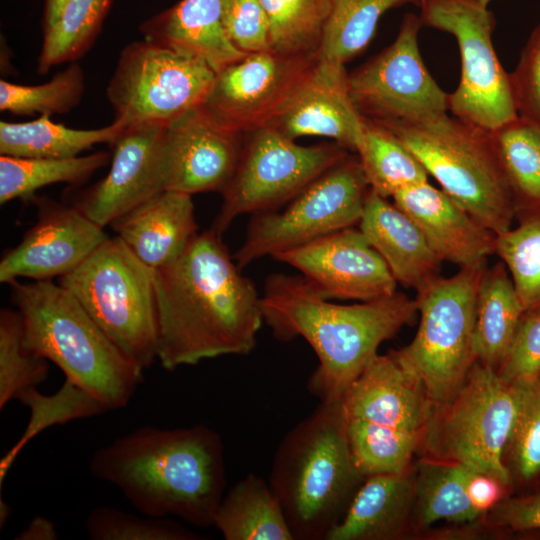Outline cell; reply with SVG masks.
<instances>
[{"instance_id":"1","label":"cell","mask_w":540,"mask_h":540,"mask_svg":"<svg viewBox=\"0 0 540 540\" xmlns=\"http://www.w3.org/2000/svg\"><path fill=\"white\" fill-rule=\"evenodd\" d=\"M155 288L157 361L165 370L255 348L264 322L261 296L212 228L155 270Z\"/></svg>"},{"instance_id":"2","label":"cell","mask_w":540,"mask_h":540,"mask_svg":"<svg viewBox=\"0 0 540 540\" xmlns=\"http://www.w3.org/2000/svg\"><path fill=\"white\" fill-rule=\"evenodd\" d=\"M91 474L116 487L140 513L213 526L225 494L224 445L205 425L140 427L97 449Z\"/></svg>"},{"instance_id":"3","label":"cell","mask_w":540,"mask_h":540,"mask_svg":"<svg viewBox=\"0 0 540 540\" xmlns=\"http://www.w3.org/2000/svg\"><path fill=\"white\" fill-rule=\"evenodd\" d=\"M264 321L280 340L304 338L319 365L308 381L321 402L339 401L352 382L418 312L415 299L396 292L355 304L329 301L303 276L273 274L261 295Z\"/></svg>"},{"instance_id":"4","label":"cell","mask_w":540,"mask_h":540,"mask_svg":"<svg viewBox=\"0 0 540 540\" xmlns=\"http://www.w3.org/2000/svg\"><path fill=\"white\" fill-rule=\"evenodd\" d=\"M365 477L346 434L341 401L321 402L279 443L268 482L295 540H325Z\"/></svg>"},{"instance_id":"5","label":"cell","mask_w":540,"mask_h":540,"mask_svg":"<svg viewBox=\"0 0 540 540\" xmlns=\"http://www.w3.org/2000/svg\"><path fill=\"white\" fill-rule=\"evenodd\" d=\"M26 348L56 364L108 410L125 408L142 381L132 364L74 295L52 280L8 284Z\"/></svg>"},{"instance_id":"6","label":"cell","mask_w":540,"mask_h":540,"mask_svg":"<svg viewBox=\"0 0 540 540\" xmlns=\"http://www.w3.org/2000/svg\"><path fill=\"white\" fill-rule=\"evenodd\" d=\"M373 122L391 132L480 223L495 234L512 227L515 198L490 131L447 112Z\"/></svg>"},{"instance_id":"7","label":"cell","mask_w":540,"mask_h":540,"mask_svg":"<svg viewBox=\"0 0 540 540\" xmlns=\"http://www.w3.org/2000/svg\"><path fill=\"white\" fill-rule=\"evenodd\" d=\"M101 330L139 370L157 361L159 326L155 270L119 236L108 237L58 278Z\"/></svg>"},{"instance_id":"8","label":"cell","mask_w":540,"mask_h":540,"mask_svg":"<svg viewBox=\"0 0 540 540\" xmlns=\"http://www.w3.org/2000/svg\"><path fill=\"white\" fill-rule=\"evenodd\" d=\"M520 394V381L505 382L496 369L476 361L449 399L431 405L421 443L426 458L462 464L512 490L504 454Z\"/></svg>"},{"instance_id":"9","label":"cell","mask_w":540,"mask_h":540,"mask_svg":"<svg viewBox=\"0 0 540 540\" xmlns=\"http://www.w3.org/2000/svg\"><path fill=\"white\" fill-rule=\"evenodd\" d=\"M486 264L437 277L416 292L420 321L398 361L423 384L433 404L449 399L477 361L474 350L476 298Z\"/></svg>"},{"instance_id":"10","label":"cell","mask_w":540,"mask_h":540,"mask_svg":"<svg viewBox=\"0 0 540 540\" xmlns=\"http://www.w3.org/2000/svg\"><path fill=\"white\" fill-rule=\"evenodd\" d=\"M245 135L238 164L221 193V209L211 227L220 235L243 214L275 211L350 155L336 142L299 145L271 126Z\"/></svg>"},{"instance_id":"11","label":"cell","mask_w":540,"mask_h":540,"mask_svg":"<svg viewBox=\"0 0 540 540\" xmlns=\"http://www.w3.org/2000/svg\"><path fill=\"white\" fill-rule=\"evenodd\" d=\"M422 26L452 34L459 47L461 77L448 94V110L461 120L493 130L518 116L507 73L492 44L493 13L477 0H423Z\"/></svg>"},{"instance_id":"12","label":"cell","mask_w":540,"mask_h":540,"mask_svg":"<svg viewBox=\"0 0 540 540\" xmlns=\"http://www.w3.org/2000/svg\"><path fill=\"white\" fill-rule=\"evenodd\" d=\"M215 76L204 61L143 39L122 49L106 96L125 126L166 125L201 105Z\"/></svg>"},{"instance_id":"13","label":"cell","mask_w":540,"mask_h":540,"mask_svg":"<svg viewBox=\"0 0 540 540\" xmlns=\"http://www.w3.org/2000/svg\"><path fill=\"white\" fill-rule=\"evenodd\" d=\"M370 191L358 157L349 155L318 177L282 212L254 215L233 255L242 269L253 261L359 224Z\"/></svg>"},{"instance_id":"14","label":"cell","mask_w":540,"mask_h":540,"mask_svg":"<svg viewBox=\"0 0 540 540\" xmlns=\"http://www.w3.org/2000/svg\"><path fill=\"white\" fill-rule=\"evenodd\" d=\"M320 59L319 53H250L216 73L200 105L224 127L247 134L269 126L290 104Z\"/></svg>"},{"instance_id":"15","label":"cell","mask_w":540,"mask_h":540,"mask_svg":"<svg viewBox=\"0 0 540 540\" xmlns=\"http://www.w3.org/2000/svg\"><path fill=\"white\" fill-rule=\"evenodd\" d=\"M421 27L419 16L404 15L395 41L348 74L350 95L362 117L383 122L448 111V94L420 55Z\"/></svg>"},{"instance_id":"16","label":"cell","mask_w":540,"mask_h":540,"mask_svg":"<svg viewBox=\"0 0 540 540\" xmlns=\"http://www.w3.org/2000/svg\"><path fill=\"white\" fill-rule=\"evenodd\" d=\"M274 258L300 271L328 299L359 302L397 292V281L359 228H344Z\"/></svg>"},{"instance_id":"17","label":"cell","mask_w":540,"mask_h":540,"mask_svg":"<svg viewBox=\"0 0 540 540\" xmlns=\"http://www.w3.org/2000/svg\"><path fill=\"white\" fill-rule=\"evenodd\" d=\"M244 135L212 118L200 105L165 125L164 190L188 195L222 193L238 164Z\"/></svg>"},{"instance_id":"18","label":"cell","mask_w":540,"mask_h":540,"mask_svg":"<svg viewBox=\"0 0 540 540\" xmlns=\"http://www.w3.org/2000/svg\"><path fill=\"white\" fill-rule=\"evenodd\" d=\"M104 228L72 204L39 199L36 223L0 261V281L62 277L78 267L106 239Z\"/></svg>"},{"instance_id":"19","label":"cell","mask_w":540,"mask_h":540,"mask_svg":"<svg viewBox=\"0 0 540 540\" xmlns=\"http://www.w3.org/2000/svg\"><path fill=\"white\" fill-rule=\"evenodd\" d=\"M164 131L162 124L126 126L110 144L108 174L80 191L72 205L104 228L163 191Z\"/></svg>"},{"instance_id":"20","label":"cell","mask_w":540,"mask_h":540,"mask_svg":"<svg viewBox=\"0 0 540 540\" xmlns=\"http://www.w3.org/2000/svg\"><path fill=\"white\" fill-rule=\"evenodd\" d=\"M269 126L292 140L322 136L356 152L364 124L350 95L345 65L320 58L290 104Z\"/></svg>"},{"instance_id":"21","label":"cell","mask_w":540,"mask_h":540,"mask_svg":"<svg viewBox=\"0 0 540 540\" xmlns=\"http://www.w3.org/2000/svg\"><path fill=\"white\" fill-rule=\"evenodd\" d=\"M340 401L346 418L420 434L431 408L422 382L392 352L374 356Z\"/></svg>"},{"instance_id":"22","label":"cell","mask_w":540,"mask_h":540,"mask_svg":"<svg viewBox=\"0 0 540 540\" xmlns=\"http://www.w3.org/2000/svg\"><path fill=\"white\" fill-rule=\"evenodd\" d=\"M392 199L417 224L442 262L475 267L495 254L496 234L428 181L407 187Z\"/></svg>"},{"instance_id":"23","label":"cell","mask_w":540,"mask_h":540,"mask_svg":"<svg viewBox=\"0 0 540 540\" xmlns=\"http://www.w3.org/2000/svg\"><path fill=\"white\" fill-rule=\"evenodd\" d=\"M128 248L157 270L174 262L198 234L192 196L163 190L111 224Z\"/></svg>"},{"instance_id":"24","label":"cell","mask_w":540,"mask_h":540,"mask_svg":"<svg viewBox=\"0 0 540 540\" xmlns=\"http://www.w3.org/2000/svg\"><path fill=\"white\" fill-rule=\"evenodd\" d=\"M358 226L397 283L417 292L441 276L442 261L420 228L387 198L370 190Z\"/></svg>"},{"instance_id":"25","label":"cell","mask_w":540,"mask_h":540,"mask_svg":"<svg viewBox=\"0 0 540 540\" xmlns=\"http://www.w3.org/2000/svg\"><path fill=\"white\" fill-rule=\"evenodd\" d=\"M225 0H181L144 21V39L200 59L216 73L242 59L223 23Z\"/></svg>"},{"instance_id":"26","label":"cell","mask_w":540,"mask_h":540,"mask_svg":"<svg viewBox=\"0 0 540 540\" xmlns=\"http://www.w3.org/2000/svg\"><path fill=\"white\" fill-rule=\"evenodd\" d=\"M410 468L365 477L341 521L325 540H387L402 535L413 508Z\"/></svg>"},{"instance_id":"27","label":"cell","mask_w":540,"mask_h":540,"mask_svg":"<svg viewBox=\"0 0 540 540\" xmlns=\"http://www.w3.org/2000/svg\"><path fill=\"white\" fill-rule=\"evenodd\" d=\"M524 309L500 260L486 267L479 284L474 324L477 361L498 369L513 342Z\"/></svg>"},{"instance_id":"28","label":"cell","mask_w":540,"mask_h":540,"mask_svg":"<svg viewBox=\"0 0 540 540\" xmlns=\"http://www.w3.org/2000/svg\"><path fill=\"white\" fill-rule=\"evenodd\" d=\"M213 526L226 540H295L268 480L253 473L224 494Z\"/></svg>"},{"instance_id":"29","label":"cell","mask_w":540,"mask_h":540,"mask_svg":"<svg viewBox=\"0 0 540 540\" xmlns=\"http://www.w3.org/2000/svg\"><path fill=\"white\" fill-rule=\"evenodd\" d=\"M126 126L114 120L96 129H73L40 115L27 122L0 121V154L19 158H71L111 144Z\"/></svg>"},{"instance_id":"30","label":"cell","mask_w":540,"mask_h":540,"mask_svg":"<svg viewBox=\"0 0 540 540\" xmlns=\"http://www.w3.org/2000/svg\"><path fill=\"white\" fill-rule=\"evenodd\" d=\"M472 472L456 462L430 458L421 461L414 481L418 524L426 527L441 520L464 523L483 517L467 491Z\"/></svg>"},{"instance_id":"31","label":"cell","mask_w":540,"mask_h":540,"mask_svg":"<svg viewBox=\"0 0 540 540\" xmlns=\"http://www.w3.org/2000/svg\"><path fill=\"white\" fill-rule=\"evenodd\" d=\"M112 154L98 151L71 158H19L0 156V203L30 200L42 187L68 183L81 185L107 165Z\"/></svg>"},{"instance_id":"32","label":"cell","mask_w":540,"mask_h":540,"mask_svg":"<svg viewBox=\"0 0 540 540\" xmlns=\"http://www.w3.org/2000/svg\"><path fill=\"white\" fill-rule=\"evenodd\" d=\"M363 137L356 151L370 190L389 198L428 181L419 160L388 130L363 117Z\"/></svg>"},{"instance_id":"33","label":"cell","mask_w":540,"mask_h":540,"mask_svg":"<svg viewBox=\"0 0 540 540\" xmlns=\"http://www.w3.org/2000/svg\"><path fill=\"white\" fill-rule=\"evenodd\" d=\"M516 210L540 206V126L517 116L490 130Z\"/></svg>"},{"instance_id":"34","label":"cell","mask_w":540,"mask_h":540,"mask_svg":"<svg viewBox=\"0 0 540 540\" xmlns=\"http://www.w3.org/2000/svg\"><path fill=\"white\" fill-rule=\"evenodd\" d=\"M406 4L420 7L422 0H334L319 50L320 58L345 65L368 47L381 16L389 9Z\"/></svg>"},{"instance_id":"35","label":"cell","mask_w":540,"mask_h":540,"mask_svg":"<svg viewBox=\"0 0 540 540\" xmlns=\"http://www.w3.org/2000/svg\"><path fill=\"white\" fill-rule=\"evenodd\" d=\"M112 0H67L57 20L43 30L37 71L81 58L93 45Z\"/></svg>"},{"instance_id":"36","label":"cell","mask_w":540,"mask_h":540,"mask_svg":"<svg viewBox=\"0 0 540 540\" xmlns=\"http://www.w3.org/2000/svg\"><path fill=\"white\" fill-rule=\"evenodd\" d=\"M517 225L496 234L495 254L506 266L524 311L540 310V206L516 210Z\"/></svg>"},{"instance_id":"37","label":"cell","mask_w":540,"mask_h":540,"mask_svg":"<svg viewBox=\"0 0 540 540\" xmlns=\"http://www.w3.org/2000/svg\"><path fill=\"white\" fill-rule=\"evenodd\" d=\"M269 22L270 49L285 55L319 53L334 0H259Z\"/></svg>"},{"instance_id":"38","label":"cell","mask_w":540,"mask_h":540,"mask_svg":"<svg viewBox=\"0 0 540 540\" xmlns=\"http://www.w3.org/2000/svg\"><path fill=\"white\" fill-rule=\"evenodd\" d=\"M346 434L354 463L364 476L399 473L410 468L423 434L346 418Z\"/></svg>"},{"instance_id":"39","label":"cell","mask_w":540,"mask_h":540,"mask_svg":"<svg viewBox=\"0 0 540 540\" xmlns=\"http://www.w3.org/2000/svg\"><path fill=\"white\" fill-rule=\"evenodd\" d=\"M84 90V71L74 61L43 84L23 85L1 79L0 110L25 116L64 114L80 103Z\"/></svg>"},{"instance_id":"40","label":"cell","mask_w":540,"mask_h":540,"mask_svg":"<svg viewBox=\"0 0 540 540\" xmlns=\"http://www.w3.org/2000/svg\"><path fill=\"white\" fill-rule=\"evenodd\" d=\"M520 382V400L504 462L513 488H528L540 484V376Z\"/></svg>"},{"instance_id":"41","label":"cell","mask_w":540,"mask_h":540,"mask_svg":"<svg viewBox=\"0 0 540 540\" xmlns=\"http://www.w3.org/2000/svg\"><path fill=\"white\" fill-rule=\"evenodd\" d=\"M48 360L24 345L23 325L16 309L0 311V409L48 377Z\"/></svg>"},{"instance_id":"42","label":"cell","mask_w":540,"mask_h":540,"mask_svg":"<svg viewBox=\"0 0 540 540\" xmlns=\"http://www.w3.org/2000/svg\"><path fill=\"white\" fill-rule=\"evenodd\" d=\"M17 399L31 409L32 417L25 435L0 463L1 482L13 459L31 436L50 425L109 411L101 401L69 380L52 396L42 395L37 388H31L22 392Z\"/></svg>"},{"instance_id":"43","label":"cell","mask_w":540,"mask_h":540,"mask_svg":"<svg viewBox=\"0 0 540 540\" xmlns=\"http://www.w3.org/2000/svg\"><path fill=\"white\" fill-rule=\"evenodd\" d=\"M93 540H197L198 534L169 517L138 516L118 508L100 506L85 521Z\"/></svg>"},{"instance_id":"44","label":"cell","mask_w":540,"mask_h":540,"mask_svg":"<svg viewBox=\"0 0 540 540\" xmlns=\"http://www.w3.org/2000/svg\"><path fill=\"white\" fill-rule=\"evenodd\" d=\"M223 23L229 39L243 53L270 49L269 22L259 0H225Z\"/></svg>"},{"instance_id":"45","label":"cell","mask_w":540,"mask_h":540,"mask_svg":"<svg viewBox=\"0 0 540 540\" xmlns=\"http://www.w3.org/2000/svg\"><path fill=\"white\" fill-rule=\"evenodd\" d=\"M496 371L508 383L540 376V310L524 312L508 353Z\"/></svg>"},{"instance_id":"46","label":"cell","mask_w":540,"mask_h":540,"mask_svg":"<svg viewBox=\"0 0 540 540\" xmlns=\"http://www.w3.org/2000/svg\"><path fill=\"white\" fill-rule=\"evenodd\" d=\"M509 78L518 116L540 126V21L530 34Z\"/></svg>"},{"instance_id":"47","label":"cell","mask_w":540,"mask_h":540,"mask_svg":"<svg viewBox=\"0 0 540 540\" xmlns=\"http://www.w3.org/2000/svg\"><path fill=\"white\" fill-rule=\"evenodd\" d=\"M489 523L513 531L540 529V489L503 498L489 513Z\"/></svg>"},{"instance_id":"48","label":"cell","mask_w":540,"mask_h":540,"mask_svg":"<svg viewBox=\"0 0 540 540\" xmlns=\"http://www.w3.org/2000/svg\"><path fill=\"white\" fill-rule=\"evenodd\" d=\"M467 491L472 505L484 516L505 498L510 490L497 478L473 471Z\"/></svg>"},{"instance_id":"49","label":"cell","mask_w":540,"mask_h":540,"mask_svg":"<svg viewBox=\"0 0 540 540\" xmlns=\"http://www.w3.org/2000/svg\"><path fill=\"white\" fill-rule=\"evenodd\" d=\"M57 530L54 522L42 516L33 518L16 537L17 540H55Z\"/></svg>"},{"instance_id":"50","label":"cell","mask_w":540,"mask_h":540,"mask_svg":"<svg viewBox=\"0 0 540 540\" xmlns=\"http://www.w3.org/2000/svg\"><path fill=\"white\" fill-rule=\"evenodd\" d=\"M67 0H45L43 30L49 28L58 18Z\"/></svg>"},{"instance_id":"51","label":"cell","mask_w":540,"mask_h":540,"mask_svg":"<svg viewBox=\"0 0 540 540\" xmlns=\"http://www.w3.org/2000/svg\"><path fill=\"white\" fill-rule=\"evenodd\" d=\"M0 511H1V513H0V515H1V517H0L1 527H3V522L4 523L6 522L7 517L9 515V513H10L9 512L10 509H9V507H8V505L6 503L3 504L2 500H1V509H0Z\"/></svg>"},{"instance_id":"52","label":"cell","mask_w":540,"mask_h":540,"mask_svg":"<svg viewBox=\"0 0 540 540\" xmlns=\"http://www.w3.org/2000/svg\"><path fill=\"white\" fill-rule=\"evenodd\" d=\"M479 1L481 4H483L484 6H488L490 0H477Z\"/></svg>"},{"instance_id":"53","label":"cell","mask_w":540,"mask_h":540,"mask_svg":"<svg viewBox=\"0 0 540 540\" xmlns=\"http://www.w3.org/2000/svg\"><path fill=\"white\" fill-rule=\"evenodd\" d=\"M422 2H423V0H422Z\"/></svg>"}]
</instances>
